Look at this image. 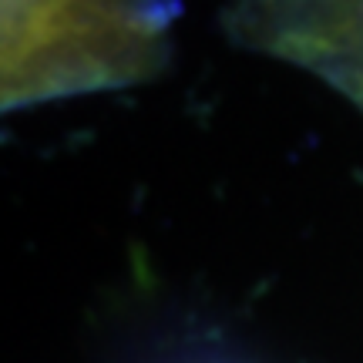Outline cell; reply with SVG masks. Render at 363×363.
Wrapping results in <instances>:
<instances>
[{"label":"cell","instance_id":"obj_1","mask_svg":"<svg viewBox=\"0 0 363 363\" xmlns=\"http://www.w3.org/2000/svg\"><path fill=\"white\" fill-rule=\"evenodd\" d=\"M165 30L169 0H4V104L145 78Z\"/></svg>","mask_w":363,"mask_h":363},{"label":"cell","instance_id":"obj_2","mask_svg":"<svg viewBox=\"0 0 363 363\" xmlns=\"http://www.w3.org/2000/svg\"><path fill=\"white\" fill-rule=\"evenodd\" d=\"M252 44L296 57L363 104V0H242Z\"/></svg>","mask_w":363,"mask_h":363}]
</instances>
